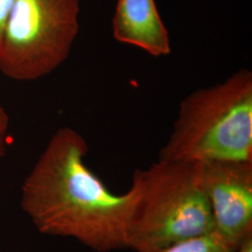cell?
Masks as SVG:
<instances>
[{
	"instance_id": "obj_1",
	"label": "cell",
	"mask_w": 252,
	"mask_h": 252,
	"mask_svg": "<svg viewBox=\"0 0 252 252\" xmlns=\"http://www.w3.org/2000/svg\"><path fill=\"white\" fill-rule=\"evenodd\" d=\"M87 153L78 131L57 130L23 183L21 207L40 234L72 238L95 252L124 250L136 191H111L86 165Z\"/></svg>"
},
{
	"instance_id": "obj_2",
	"label": "cell",
	"mask_w": 252,
	"mask_h": 252,
	"mask_svg": "<svg viewBox=\"0 0 252 252\" xmlns=\"http://www.w3.org/2000/svg\"><path fill=\"white\" fill-rule=\"evenodd\" d=\"M159 160L252 162V71L241 68L182 100Z\"/></svg>"
},
{
	"instance_id": "obj_3",
	"label": "cell",
	"mask_w": 252,
	"mask_h": 252,
	"mask_svg": "<svg viewBox=\"0 0 252 252\" xmlns=\"http://www.w3.org/2000/svg\"><path fill=\"white\" fill-rule=\"evenodd\" d=\"M136 191L126 227V249L147 252L214 231L198 163L158 160L136 169Z\"/></svg>"
},
{
	"instance_id": "obj_4",
	"label": "cell",
	"mask_w": 252,
	"mask_h": 252,
	"mask_svg": "<svg viewBox=\"0 0 252 252\" xmlns=\"http://www.w3.org/2000/svg\"><path fill=\"white\" fill-rule=\"evenodd\" d=\"M80 0H15L0 43V72L32 81L55 71L79 34Z\"/></svg>"
},
{
	"instance_id": "obj_5",
	"label": "cell",
	"mask_w": 252,
	"mask_h": 252,
	"mask_svg": "<svg viewBox=\"0 0 252 252\" xmlns=\"http://www.w3.org/2000/svg\"><path fill=\"white\" fill-rule=\"evenodd\" d=\"M198 168L214 231L238 246L252 234V162H198Z\"/></svg>"
},
{
	"instance_id": "obj_6",
	"label": "cell",
	"mask_w": 252,
	"mask_h": 252,
	"mask_svg": "<svg viewBox=\"0 0 252 252\" xmlns=\"http://www.w3.org/2000/svg\"><path fill=\"white\" fill-rule=\"evenodd\" d=\"M112 29L117 41L153 57L171 53L169 34L154 0H118Z\"/></svg>"
},
{
	"instance_id": "obj_7",
	"label": "cell",
	"mask_w": 252,
	"mask_h": 252,
	"mask_svg": "<svg viewBox=\"0 0 252 252\" xmlns=\"http://www.w3.org/2000/svg\"><path fill=\"white\" fill-rule=\"evenodd\" d=\"M236 248L213 231L147 252H234Z\"/></svg>"
},
{
	"instance_id": "obj_8",
	"label": "cell",
	"mask_w": 252,
	"mask_h": 252,
	"mask_svg": "<svg viewBox=\"0 0 252 252\" xmlns=\"http://www.w3.org/2000/svg\"><path fill=\"white\" fill-rule=\"evenodd\" d=\"M9 127V115L7 111L0 106V159L6 154Z\"/></svg>"
},
{
	"instance_id": "obj_9",
	"label": "cell",
	"mask_w": 252,
	"mask_h": 252,
	"mask_svg": "<svg viewBox=\"0 0 252 252\" xmlns=\"http://www.w3.org/2000/svg\"><path fill=\"white\" fill-rule=\"evenodd\" d=\"M15 0H0V43Z\"/></svg>"
},
{
	"instance_id": "obj_10",
	"label": "cell",
	"mask_w": 252,
	"mask_h": 252,
	"mask_svg": "<svg viewBox=\"0 0 252 252\" xmlns=\"http://www.w3.org/2000/svg\"><path fill=\"white\" fill-rule=\"evenodd\" d=\"M234 252H252V234L244 238Z\"/></svg>"
}]
</instances>
